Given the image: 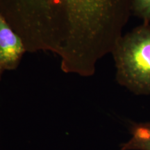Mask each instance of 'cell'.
I'll list each match as a JSON object with an SVG mask.
<instances>
[{
    "instance_id": "obj_1",
    "label": "cell",
    "mask_w": 150,
    "mask_h": 150,
    "mask_svg": "<svg viewBox=\"0 0 150 150\" xmlns=\"http://www.w3.org/2000/svg\"><path fill=\"white\" fill-rule=\"evenodd\" d=\"M133 0H0L27 52H50L66 74L93 76L132 14Z\"/></svg>"
},
{
    "instance_id": "obj_4",
    "label": "cell",
    "mask_w": 150,
    "mask_h": 150,
    "mask_svg": "<svg viewBox=\"0 0 150 150\" xmlns=\"http://www.w3.org/2000/svg\"><path fill=\"white\" fill-rule=\"evenodd\" d=\"M131 138L120 145L121 150H150V122L133 123Z\"/></svg>"
},
{
    "instance_id": "obj_5",
    "label": "cell",
    "mask_w": 150,
    "mask_h": 150,
    "mask_svg": "<svg viewBox=\"0 0 150 150\" xmlns=\"http://www.w3.org/2000/svg\"><path fill=\"white\" fill-rule=\"evenodd\" d=\"M132 14L150 23V0H133Z\"/></svg>"
},
{
    "instance_id": "obj_6",
    "label": "cell",
    "mask_w": 150,
    "mask_h": 150,
    "mask_svg": "<svg viewBox=\"0 0 150 150\" xmlns=\"http://www.w3.org/2000/svg\"><path fill=\"white\" fill-rule=\"evenodd\" d=\"M4 72V70H3L2 68H1V67L0 66V80H1V75H2L3 72Z\"/></svg>"
},
{
    "instance_id": "obj_3",
    "label": "cell",
    "mask_w": 150,
    "mask_h": 150,
    "mask_svg": "<svg viewBox=\"0 0 150 150\" xmlns=\"http://www.w3.org/2000/svg\"><path fill=\"white\" fill-rule=\"evenodd\" d=\"M27 52L21 38L0 13V66L4 70H15Z\"/></svg>"
},
{
    "instance_id": "obj_2",
    "label": "cell",
    "mask_w": 150,
    "mask_h": 150,
    "mask_svg": "<svg viewBox=\"0 0 150 150\" xmlns=\"http://www.w3.org/2000/svg\"><path fill=\"white\" fill-rule=\"evenodd\" d=\"M111 54L117 83L135 95H150V23L122 35Z\"/></svg>"
}]
</instances>
